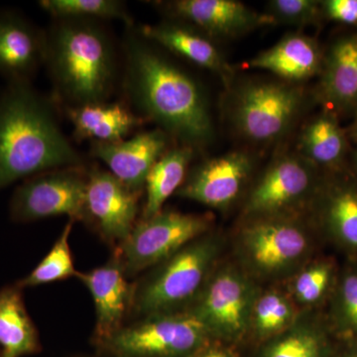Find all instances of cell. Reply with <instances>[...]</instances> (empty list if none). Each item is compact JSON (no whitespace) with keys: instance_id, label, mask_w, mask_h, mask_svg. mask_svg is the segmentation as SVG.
Returning a JSON list of instances; mask_svg holds the SVG:
<instances>
[{"instance_id":"33","label":"cell","mask_w":357,"mask_h":357,"mask_svg":"<svg viewBox=\"0 0 357 357\" xmlns=\"http://www.w3.org/2000/svg\"><path fill=\"white\" fill-rule=\"evenodd\" d=\"M321 7L328 20L342 24H357V0H326L321 2Z\"/></svg>"},{"instance_id":"10","label":"cell","mask_w":357,"mask_h":357,"mask_svg":"<svg viewBox=\"0 0 357 357\" xmlns=\"http://www.w3.org/2000/svg\"><path fill=\"white\" fill-rule=\"evenodd\" d=\"M88 169H56L28 178L11 199L14 220L33 222L59 215L84 220Z\"/></svg>"},{"instance_id":"22","label":"cell","mask_w":357,"mask_h":357,"mask_svg":"<svg viewBox=\"0 0 357 357\" xmlns=\"http://www.w3.org/2000/svg\"><path fill=\"white\" fill-rule=\"evenodd\" d=\"M349 150L337 114L326 110L305 124L298 138V154L317 168L337 169Z\"/></svg>"},{"instance_id":"16","label":"cell","mask_w":357,"mask_h":357,"mask_svg":"<svg viewBox=\"0 0 357 357\" xmlns=\"http://www.w3.org/2000/svg\"><path fill=\"white\" fill-rule=\"evenodd\" d=\"M45 33L20 14L0 13V75L9 83H31L44 61Z\"/></svg>"},{"instance_id":"36","label":"cell","mask_w":357,"mask_h":357,"mask_svg":"<svg viewBox=\"0 0 357 357\" xmlns=\"http://www.w3.org/2000/svg\"><path fill=\"white\" fill-rule=\"evenodd\" d=\"M354 168H356V171L357 173V148H356V151H354Z\"/></svg>"},{"instance_id":"3","label":"cell","mask_w":357,"mask_h":357,"mask_svg":"<svg viewBox=\"0 0 357 357\" xmlns=\"http://www.w3.org/2000/svg\"><path fill=\"white\" fill-rule=\"evenodd\" d=\"M45 33L44 61L56 102L64 107L109 102L119 70V54L102 21L53 20Z\"/></svg>"},{"instance_id":"19","label":"cell","mask_w":357,"mask_h":357,"mask_svg":"<svg viewBox=\"0 0 357 357\" xmlns=\"http://www.w3.org/2000/svg\"><path fill=\"white\" fill-rule=\"evenodd\" d=\"M318 98L333 114L357 110V34L337 40L324 57Z\"/></svg>"},{"instance_id":"29","label":"cell","mask_w":357,"mask_h":357,"mask_svg":"<svg viewBox=\"0 0 357 357\" xmlns=\"http://www.w3.org/2000/svg\"><path fill=\"white\" fill-rule=\"evenodd\" d=\"M74 222V220H70L66 225L48 255L45 256L31 273L20 282L21 287H36L77 276V271L75 269L69 243Z\"/></svg>"},{"instance_id":"31","label":"cell","mask_w":357,"mask_h":357,"mask_svg":"<svg viewBox=\"0 0 357 357\" xmlns=\"http://www.w3.org/2000/svg\"><path fill=\"white\" fill-rule=\"evenodd\" d=\"M335 268L328 261L312 263L298 274L293 283V294L300 304H317L332 288Z\"/></svg>"},{"instance_id":"7","label":"cell","mask_w":357,"mask_h":357,"mask_svg":"<svg viewBox=\"0 0 357 357\" xmlns=\"http://www.w3.org/2000/svg\"><path fill=\"white\" fill-rule=\"evenodd\" d=\"M211 225L208 215L160 211L136 223L121 243V262L126 276L165 261L188 244L203 236Z\"/></svg>"},{"instance_id":"34","label":"cell","mask_w":357,"mask_h":357,"mask_svg":"<svg viewBox=\"0 0 357 357\" xmlns=\"http://www.w3.org/2000/svg\"><path fill=\"white\" fill-rule=\"evenodd\" d=\"M190 357H234L229 351L218 347H203Z\"/></svg>"},{"instance_id":"5","label":"cell","mask_w":357,"mask_h":357,"mask_svg":"<svg viewBox=\"0 0 357 357\" xmlns=\"http://www.w3.org/2000/svg\"><path fill=\"white\" fill-rule=\"evenodd\" d=\"M304 89L285 81H250L236 89L232 122L241 136L270 144L287 135L304 107Z\"/></svg>"},{"instance_id":"9","label":"cell","mask_w":357,"mask_h":357,"mask_svg":"<svg viewBox=\"0 0 357 357\" xmlns=\"http://www.w3.org/2000/svg\"><path fill=\"white\" fill-rule=\"evenodd\" d=\"M318 168L298 153H285L268 165L253 185L244 206L251 218L294 215L316 198Z\"/></svg>"},{"instance_id":"14","label":"cell","mask_w":357,"mask_h":357,"mask_svg":"<svg viewBox=\"0 0 357 357\" xmlns=\"http://www.w3.org/2000/svg\"><path fill=\"white\" fill-rule=\"evenodd\" d=\"M172 20L183 21L210 37H236L274 24L267 13H256L236 0H175L159 2Z\"/></svg>"},{"instance_id":"37","label":"cell","mask_w":357,"mask_h":357,"mask_svg":"<svg viewBox=\"0 0 357 357\" xmlns=\"http://www.w3.org/2000/svg\"><path fill=\"white\" fill-rule=\"evenodd\" d=\"M356 132L357 133V124H356Z\"/></svg>"},{"instance_id":"6","label":"cell","mask_w":357,"mask_h":357,"mask_svg":"<svg viewBox=\"0 0 357 357\" xmlns=\"http://www.w3.org/2000/svg\"><path fill=\"white\" fill-rule=\"evenodd\" d=\"M210 337L189 312H170L119 328L100 344L114 357H190L206 347Z\"/></svg>"},{"instance_id":"26","label":"cell","mask_w":357,"mask_h":357,"mask_svg":"<svg viewBox=\"0 0 357 357\" xmlns=\"http://www.w3.org/2000/svg\"><path fill=\"white\" fill-rule=\"evenodd\" d=\"M263 357H332V354L326 333L319 326L294 324L268 344Z\"/></svg>"},{"instance_id":"18","label":"cell","mask_w":357,"mask_h":357,"mask_svg":"<svg viewBox=\"0 0 357 357\" xmlns=\"http://www.w3.org/2000/svg\"><path fill=\"white\" fill-rule=\"evenodd\" d=\"M119 259V258H117ZM93 298L96 309V337L102 342L121 328L129 307H132L134 290L126 280L119 260L89 272H77Z\"/></svg>"},{"instance_id":"25","label":"cell","mask_w":357,"mask_h":357,"mask_svg":"<svg viewBox=\"0 0 357 357\" xmlns=\"http://www.w3.org/2000/svg\"><path fill=\"white\" fill-rule=\"evenodd\" d=\"M0 357H22L38 349V337L15 289L0 291Z\"/></svg>"},{"instance_id":"27","label":"cell","mask_w":357,"mask_h":357,"mask_svg":"<svg viewBox=\"0 0 357 357\" xmlns=\"http://www.w3.org/2000/svg\"><path fill=\"white\" fill-rule=\"evenodd\" d=\"M39 6L53 20H117L128 27L133 26V18L126 4L119 0H42Z\"/></svg>"},{"instance_id":"32","label":"cell","mask_w":357,"mask_h":357,"mask_svg":"<svg viewBox=\"0 0 357 357\" xmlns=\"http://www.w3.org/2000/svg\"><path fill=\"white\" fill-rule=\"evenodd\" d=\"M267 6L274 24L312 25L318 22L321 13V2L314 0H272Z\"/></svg>"},{"instance_id":"30","label":"cell","mask_w":357,"mask_h":357,"mask_svg":"<svg viewBox=\"0 0 357 357\" xmlns=\"http://www.w3.org/2000/svg\"><path fill=\"white\" fill-rule=\"evenodd\" d=\"M333 324L347 340H357V268L349 266L337 282L333 298Z\"/></svg>"},{"instance_id":"17","label":"cell","mask_w":357,"mask_h":357,"mask_svg":"<svg viewBox=\"0 0 357 357\" xmlns=\"http://www.w3.org/2000/svg\"><path fill=\"white\" fill-rule=\"evenodd\" d=\"M138 31L148 41L218 75L225 84H231L234 70L210 37L197 28L172 20L141 26Z\"/></svg>"},{"instance_id":"2","label":"cell","mask_w":357,"mask_h":357,"mask_svg":"<svg viewBox=\"0 0 357 357\" xmlns=\"http://www.w3.org/2000/svg\"><path fill=\"white\" fill-rule=\"evenodd\" d=\"M55 102L31 83L0 91V191L20 178L86 166L60 128Z\"/></svg>"},{"instance_id":"35","label":"cell","mask_w":357,"mask_h":357,"mask_svg":"<svg viewBox=\"0 0 357 357\" xmlns=\"http://www.w3.org/2000/svg\"><path fill=\"white\" fill-rule=\"evenodd\" d=\"M338 357H357V340H352L349 349Z\"/></svg>"},{"instance_id":"20","label":"cell","mask_w":357,"mask_h":357,"mask_svg":"<svg viewBox=\"0 0 357 357\" xmlns=\"http://www.w3.org/2000/svg\"><path fill=\"white\" fill-rule=\"evenodd\" d=\"M324 57L316 39L302 33H290L258 54L248 67L268 70L282 81L297 84L321 74Z\"/></svg>"},{"instance_id":"24","label":"cell","mask_w":357,"mask_h":357,"mask_svg":"<svg viewBox=\"0 0 357 357\" xmlns=\"http://www.w3.org/2000/svg\"><path fill=\"white\" fill-rule=\"evenodd\" d=\"M191 147L178 145L169 148L150 171L145 183L146 199L143 218H150L162 211L164 204L178 192L187 177L188 167L194 158Z\"/></svg>"},{"instance_id":"11","label":"cell","mask_w":357,"mask_h":357,"mask_svg":"<svg viewBox=\"0 0 357 357\" xmlns=\"http://www.w3.org/2000/svg\"><path fill=\"white\" fill-rule=\"evenodd\" d=\"M257 296L245 275L227 267L211 277L189 312L203 324L211 337L234 342L250 330Z\"/></svg>"},{"instance_id":"15","label":"cell","mask_w":357,"mask_h":357,"mask_svg":"<svg viewBox=\"0 0 357 357\" xmlns=\"http://www.w3.org/2000/svg\"><path fill=\"white\" fill-rule=\"evenodd\" d=\"M170 136L157 128L114 143L91 142L89 153L134 192H142L146 178L170 146Z\"/></svg>"},{"instance_id":"4","label":"cell","mask_w":357,"mask_h":357,"mask_svg":"<svg viewBox=\"0 0 357 357\" xmlns=\"http://www.w3.org/2000/svg\"><path fill=\"white\" fill-rule=\"evenodd\" d=\"M215 236H201L162 262L134 291L132 307L146 317L170 314L198 297L220 253Z\"/></svg>"},{"instance_id":"12","label":"cell","mask_w":357,"mask_h":357,"mask_svg":"<svg viewBox=\"0 0 357 357\" xmlns=\"http://www.w3.org/2000/svg\"><path fill=\"white\" fill-rule=\"evenodd\" d=\"M141 192L122 184L109 171L88 169L84 220L109 243H123L136 225Z\"/></svg>"},{"instance_id":"23","label":"cell","mask_w":357,"mask_h":357,"mask_svg":"<svg viewBox=\"0 0 357 357\" xmlns=\"http://www.w3.org/2000/svg\"><path fill=\"white\" fill-rule=\"evenodd\" d=\"M321 220L331 236L349 250L357 252V185L347 181L319 187Z\"/></svg>"},{"instance_id":"8","label":"cell","mask_w":357,"mask_h":357,"mask_svg":"<svg viewBox=\"0 0 357 357\" xmlns=\"http://www.w3.org/2000/svg\"><path fill=\"white\" fill-rule=\"evenodd\" d=\"M239 243L248 266L266 277L292 271L311 248L309 234L294 215L252 218L241 230Z\"/></svg>"},{"instance_id":"1","label":"cell","mask_w":357,"mask_h":357,"mask_svg":"<svg viewBox=\"0 0 357 357\" xmlns=\"http://www.w3.org/2000/svg\"><path fill=\"white\" fill-rule=\"evenodd\" d=\"M121 52L122 89L131 109L178 145L197 150L210 144L215 128L198 82L133 26L128 27Z\"/></svg>"},{"instance_id":"13","label":"cell","mask_w":357,"mask_h":357,"mask_svg":"<svg viewBox=\"0 0 357 357\" xmlns=\"http://www.w3.org/2000/svg\"><path fill=\"white\" fill-rule=\"evenodd\" d=\"M253 164L252 157L245 151L206 160L185 177L177 195L211 208H227L243 192Z\"/></svg>"},{"instance_id":"21","label":"cell","mask_w":357,"mask_h":357,"mask_svg":"<svg viewBox=\"0 0 357 357\" xmlns=\"http://www.w3.org/2000/svg\"><path fill=\"white\" fill-rule=\"evenodd\" d=\"M77 141L114 143L123 140L145 121L128 103L105 102L66 107Z\"/></svg>"},{"instance_id":"28","label":"cell","mask_w":357,"mask_h":357,"mask_svg":"<svg viewBox=\"0 0 357 357\" xmlns=\"http://www.w3.org/2000/svg\"><path fill=\"white\" fill-rule=\"evenodd\" d=\"M293 303L282 293L267 292L256 298L251 328L260 338H272L281 335L295 324Z\"/></svg>"}]
</instances>
